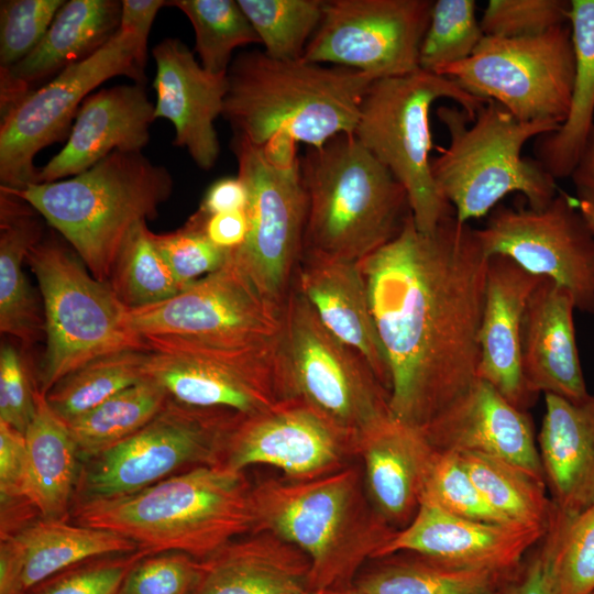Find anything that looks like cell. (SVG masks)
<instances>
[{
    "mask_svg": "<svg viewBox=\"0 0 594 594\" xmlns=\"http://www.w3.org/2000/svg\"><path fill=\"white\" fill-rule=\"evenodd\" d=\"M437 117L450 143L431 157V174L460 222L490 213L510 193H520L536 210L556 197V179L536 160L521 157V150L530 139L557 131L559 123L519 121L492 100L473 121L464 110L448 106L439 107Z\"/></svg>",
    "mask_w": 594,
    "mask_h": 594,
    "instance_id": "obj_7",
    "label": "cell"
},
{
    "mask_svg": "<svg viewBox=\"0 0 594 594\" xmlns=\"http://www.w3.org/2000/svg\"><path fill=\"white\" fill-rule=\"evenodd\" d=\"M554 504L547 529L495 594H559V559L570 517Z\"/></svg>",
    "mask_w": 594,
    "mask_h": 594,
    "instance_id": "obj_45",
    "label": "cell"
},
{
    "mask_svg": "<svg viewBox=\"0 0 594 594\" xmlns=\"http://www.w3.org/2000/svg\"><path fill=\"white\" fill-rule=\"evenodd\" d=\"M153 244L174 277L185 289L194 282L221 268L229 260V250L213 244L207 237L201 216L194 213L185 226L169 233L150 232Z\"/></svg>",
    "mask_w": 594,
    "mask_h": 594,
    "instance_id": "obj_44",
    "label": "cell"
},
{
    "mask_svg": "<svg viewBox=\"0 0 594 594\" xmlns=\"http://www.w3.org/2000/svg\"><path fill=\"white\" fill-rule=\"evenodd\" d=\"M278 361L285 398L304 400L358 438L392 417L388 391L358 352L324 328L294 284L283 308Z\"/></svg>",
    "mask_w": 594,
    "mask_h": 594,
    "instance_id": "obj_11",
    "label": "cell"
},
{
    "mask_svg": "<svg viewBox=\"0 0 594 594\" xmlns=\"http://www.w3.org/2000/svg\"><path fill=\"white\" fill-rule=\"evenodd\" d=\"M121 1L69 0L56 13L40 44L6 68L30 91L100 50L119 30Z\"/></svg>",
    "mask_w": 594,
    "mask_h": 594,
    "instance_id": "obj_32",
    "label": "cell"
},
{
    "mask_svg": "<svg viewBox=\"0 0 594 594\" xmlns=\"http://www.w3.org/2000/svg\"><path fill=\"white\" fill-rule=\"evenodd\" d=\"M154 109L142 84L117 85L89 95L66 144L38 168L36 183L78 175L117 151L142 152L150 141Z\"/></svg>",
    "mask_w": 594,
    "mask_h": 594,
    "instance_id": "obj_24",
    "label": "cell"
},
{
    "mask_svg": "<svg viewBox=\"0 0 594 594\" xmlns=\"http://www.w3.org/2000/svg\"><path fill=\"white\" fill-rule=\"evenodd\" d=\"M458 454L486 503L507 522L547 526L553 503L542 480L498 458Z\"/></svg>",
    "mask_w": 594,
    "mask_h": 594,
    "instance_id": "obj_37",
    "label": "cell"
},
{
    "mask_svg": "<svg viewBox=\"0 0 594 594\" xmlns=\"http://www.w3.org/2000/svg\"><path fill=\"white\" fill-rule=\"evenodd\" d=\"M248 197L246 186L239 176L222 177L208 187L198 210L207 216L244 210Z\"/></svg>",
    "mask_w": 594,
    "mask_h": 594,
    "instance_id": "obj_55",
    "label": "cell"
},
{
    "mask_svg": "<svg viewBox=\"0 0 594 594\" xmlns=\"http://www.w3.org/2000/svg\"><path fill=\"white\" fill-rule=\"evenodd\" d=\"M65 0L0 1V67L24 59L42 41Z\"/></svg>",
    "mask_w": 594,
    "mask_h": 594,
    "instance_id": "obj_46",
    "label": "cell"
},
{
    "mask_svg": "<svg viewBox=\"0 0 594 594\" xmlns=\"http://www.w3.org/2000/svg\"><path fill=\"white\" fill-rule=\"evenodd\" d=\"M547 526L484 522L420 503L409 525L395 532L377 559L410 552L463 566L510 571L540 540Z\"/></svg>",
    "mask_w": 594,
    "mask_h": 594,
    "instance_id": "obj_20",
    "label": "cell"
},
{
    "mask_svg": "<svg viewBox=\"0 0 594 594\" xmlns=\"http://www.w3.org/2000/svg\"><path fill=\"white\" fill-rule=\"evenodd\" d=\"M321 594H354L351 588L345 591L320 592Z\"/></svg>",
    "mask_w": 594,
    "mask_h": 594,
    "instance_id": "obj_58",
    "label": "cell"
},
{
    "mask_svg": "<svg viewBox=\"0 0 594 594\" xmlns=\"http://www.w3.org/2000/svg\"><path fill=\"white\" fill-rule=\"evenodd\" d=\"M152 54L155 120H168L175 128L173 144L186 148L201 169L212 168L220 154L215 121L222 114L227 75L208 73L179 38L162 40Z\"/></svg>",
    "mask_w": 594,
    "mask_h": 594,
    "instance_id": "obj_21",
    "label": "cell"
},
{
    "mask_svg": "<svg viewBox=\"0 0 594 594\" xmlns=\"http://www.w3.org/2000/svg\"><path fill=\"white\" fill-rule=\"evenodd\" d=\"M197 212L201 216L204 230L213 244L229 251L243 244L249 231L245 209L210 216L199 210Z\"/></svg>",
    "mask_w": 594,
    "mask_h": 594,
    "instance_id": "obj_54",
    "label": "cell"
},
{
    "mask_svg": "<svg viewBox=\"0 0 594 594\" xmlns=\"http://www.w3.org/2000/svg\"><path fill=\"white\" fill-rule=\"evenodd\" d=\"M26 262L38 283L45 322L38 392L47 394L66 375L98 358L147 351L144 339L128 323L129 308L109 283L89 274L59 233L43 237Z\"/></svg>",
    "mask_w": 594,
    "mask_h": 594,
    "instance_id": "obj_8",
    "label": "cell"
},
{
    "mask_svg": "<svg viewBox=\"0 0 594 594\" xmlns=\"http://www.w3.org/2000/svg\"><path fill=\"white\" fill-rule=\"evenodd\" d=\"M24 436L28 462L22 496L44 518L57 519L74 493L79 454L66 422L38 389L35 414Z\"/></svg>",
    "mask_w": 594,
    "mask_h": 594,
    "instance_id": "obj_34",
    "label": "cell"
},
{
    "mask_svg": "<svg viewBox=\"0 0 594 594\" xmlns=\"http://www.w3.org/2000/svg\"><path fill=\"white\" fill-rule=\"evenodd\" d=\"M475 235L487 257L503 255L566 288L575 309L594 315V234L575 198L558 190L539 210L495 207Z\"/></svg>",
    "mask_w": 594,
    "mask_h": 594,
    "instance_id": "obj_16",
    "label": "cell"
},
{
    "mask_svg": "<svg viewBox=\"0 0 594 594\" xmlns=\"http://www.w3.org/2000/svg\"><path fill=\"white\" fill-rule=\"evenodd\" d=\"M35 392L25 364L14 346L0 349V421L25 433L35 414Z\"/></svg>",
    "mask_w": 594,
    "mask_h": 594,
    "instance_id": "obj_50",
    "label": "cell"
},
{
    "mask_svg": "<svg viewBox=\"0 0 594 594\" xmlns=\"http://www.w3.org/2000/svg\"><path fill=\"white\" fill-rule=\"evenodd\" d=\"M440 98L457 101L471 121L487 102L454 79L419 68L374 80L362 100L353 133L403 185L415 224L424 233H432L446 218L454 216L430 167V110Z\"/></svg>",
    "mask_w": 594,
    "mask_h": 594,
    "instance_id": "obj_9",
    "label": "cell"
},
{
    "mask_svg": "<svg viewBox=\"0 0 594 594\" xmlns=\"http://www.w3.org/2000/svg\"><path fill=\"white\" fill-rule=\"evenodd\" d=\"M255 530H268L310 561L309 591H345L397 531L377 513L353 464L310 480L252 485Z\"/></svg>",
    "mask_w": 594,
    "mask_h": 594,
    "instance_id": "obj_2",
    "label": "cell"
},
{
    "mask_svg": "<svg viewBox=\"0 0 594 594\" xmlns=\"http://www.w3.org/2000/svg\"><path fill=\"white\" fill-rule=\"evenodd\" d=\"M238 416L228 410L187 406L168 397L144 427L90 459L78 481L82 499L129 495L187 466L220 465Z\"/></svg>",
    "mask_w": 594,
    "mask_h": 594,
    "instance_id": "obj_14",
    "label": "cell"
},
{
    "mask_svg": "<svg viewBox=\"0 0 594 594\" xmlns=\"http://www.w3.org/2000/svg\"><path fill=\"white\" fill-rule=\"evenodd\" d=\"M200 560L182 552H162L139 560L118 594H191Z\"/></svg>",
    "mask_w": 594,
    "mask_h": 594,
    "instance_id": "obj_48",
    "label": "cell"
},
{
    "mask_svg": "<svg viewBox=\"0 0 594 594\" xmlns=\"http://www.w3.org/2000/svg\"><path fill=\"white\" fill-rule=\"evenodd\" d=\"M143 557L138 551L127 561L82 568L51 583L37 594H118L131 568Z\"/></svg>",
    "mask_w": 594,
    "mask_h": 594,
    "instance_id": "obj_51",
    "label": "cell"
},
{
    "mask_svg": "<svg viewBox=\"0 0 594 594\" xmlns=\"http://www.w3.org/2000/svg\"><path fill=\"white\" fill-rule=\"evenodd\" d=\"M75 518L130 539L143 556L173 551L198 560L255 528L252 485L222 465L196 466L129 495L82 499Z\"/></svg>",
    "mask_w": 594,
    "mask_h": 594,
    "instance_id": "obj_4",
    "label": "cell"
},
{
    "mask_svg": "<svg viewBox=\"0 0 594 594\" xmlns=\"http://www.w3.org/2000/svg\"><path fill=\"white\" fill-rule=\"evenodd\" d=\"M570 177L576 187L578 195H594V129Z\"/></svg>",
    "mask_w": 594,
    "mask_h": 594,
    "instance_id": "obj_56",
    "label": "cell"
},
{
    "mask_svg": "<svg viewBox=\"0 0 594 594\" xmlns=\"http://www.w3.org/2000/svg\"><path fill=\"white\" fill-rule=\"evenodd\" d=\"M358 458V437L304 400L289 397L250 416L239 415L220 465L243 472L252 465L279 469L285 479L310 480L339 471Z\"/></svg>",
    "mask_w": 594,
    "mask_h": 594,
    "instance_id": "obj_19",
    "label": "cell"
},
{
    "mask_svg": "<svg viewBox=\"0 0 594 594\" xmlns=\"http://www.w3.org/2000/svg\"><path fill=\"white\" fill-rule=\"evenodd\" d=\"M391 376V416L422 429L480 380L488 257L455 216L432 233L409 213L360 263Z\"/></svg>",
    "mask_w": 594,
    "mask_h": 594,
    "instance_id": "obj_1",
    "label": "cell"
},
{
    "mask_svg": "<svg viewBox=\"0 0 594 594\" xmlns=\"http://www.w3.org/2000/svg\"><path fill=\"white\" fill-rule=\"evenodd\" d=\"M168 397L163 387L145 378L66 421L79 457L92 459L131 437L160 413Z\"/></svg>",
    "mask_w": 594,
    "mask_h": 594,
    "instance_id": "obj_36",
    "label": "cell"
},
{
    "mask_svg": "<svg viewBox=\"0 0 594 594\" xmlns=\"http://www.w3.org/2000/svg\"><path fill=\"white\" fill-rule=\"evenodd\" d=\"M264 53L280 61L301 59L323 13L324 0H238Z\"/></svg>",
    "mask_w": 594,
    "mask_h": 594,
    "instance_id": "obj_41",
    "label": "cell"
},
{
    "mask_svg": "<svg viewBox=\"0 0 594 594\" xmlns=\"http://www.w3.org/2000/svg\"><path fill=\"white\" fill-rule=\"evenodd\" d=\"M141 338L249 343L278 338L283 309L268 301L233 261L162 302L129 309Z\"/></svg>",
    "mask_w": 594,
    "mask_h": 594,
    "instance_id": "obj_18",
    "label": "cell"
},
{
    "mask_svg": "<svg viewBox=\"0 0 594 594\" xmlns=\"http://www.w3.org/2000/svg\"><path fill=\"white\" fill-rule=\"evenodd\" d=\"M570 3L575 56L571 107L557 131L536 138L534 150L536 161L554 179L571 176L594 129V0Z\"/></svg>",
    "mask_w": 594,
    "mask_h": 594,
    "instance_id": "obj_33",
    "label": "cell"
},
{
    "mask_svg": "<svg viewBox=\"0 0 594 594\" xmlns=\"http://www.w3.org/2000/svg\"><path fill=\"white\" fill-rule=\"evenodd\" d=\"M173 185L169 170L142 152L117 151L78 175L6 188L70 244L96 279L109 283L129 235L141 222L156 218Z\"/></svg>",
    "mask_w": 594,
    "mask_h": 594,
    "instance_id": "obj_5",
    "label": "cell"
},
{
    "mask_svg": "<svg viewBox=\"0 0 594 594\" xmlns=\"http://www.w3.org/2000/svg\"><path fill=\"white\" fill-rule=\"evenodd\" d=\"M294 286L309 302L324 328L358 352L389 393L387 359L374 322L360 264L304 251Z\"/></svg>",
    "mask_w": 594,
    "mask_h": 594,
    "instance_id": "obj_25",
    "label": "cell"
},
{
    "mask_svg": "<svg viewBox=\"0 0 594 594\" xmlns=\"http://www.w3.org/2000/svg\"><path fill=\"white\" fill-rule=\"evenodd\" d=\"M420 430L435 450L498 458L544 482L529 414L483 380Z\"/></svg>",
    "mask_w": 594,
    "mask_h": 594,
    "instance_id": "obj_22",
    "label": "cell"
},
{
    "mask_svg": "<svg viewBox=\"0 0 594 594\" xmlns=\"http://www.w3.org/2000/svg\"><path fill=\"white\" fill-rule=\"evenodd\" d=\"M144 341L145 378L180 404L250 416L285 398L278 338L249 343L157 337Z\"/></svg>",
    "mask_w": 594,
    "mask_h": 594,
    "instance_id": "obj_12",
    "label": "cell"
},
{
    "mask_svg": "<svg viewBox=\"0 0 594 594\" xmlns=\"http://www.w3.org/2000/svg\"><path fill=\"white\" fill-rule=\"evenodd\" d=\"M167 4L164 0H123L119 30L131 33L139 44L142 63L146 66L147 38L157 12Z\"/></svg>",
    "mask_w": 594,
    "mask_h": 594,
    "instance_id": "obj_53",
    "label": "cell"
},
{
    "mask_svg": "<svg viewBox=\"0 0 594 594\" xmlns=\"http://www.w3.org/2000/svg\"><path fill=\"white\" fill-rule=\"evenodd\" d=\"M227 80L221 117L234 135L261 147L284 141L319 148L354 133L362 100L375 79L350 68L251 51L233 58Z\"/></svg>",
    "mask_w": 594,
    "mask_h": 594,
    "instance_id": "obj_3",
    "label": "cell"
},
{
    "mask_svg": "<svg viewBox=\"0 0 594 594\" xmlns=\"http://www.w3.org/2000/svg\"><path fill=\"white\" fill-rule=\"evenodd\" d=\"M135 550L133 541L113 531L44 518L1 537L0 594H28L75 563Z\"/></svg>",
    "mask_w": 594,
    "mask_h": 594,
    "instance_id": "obj_28",
    "label": "cell"
},
{
    "mask_svg": "<svg viewBox=\"0 0 594 594\" xmlns=\"http://www.w3.org/2000/svg\"><path fill=\"white\" fill-rule=\"evenodd\" d=\"M150 232L146 221L133 229L109 280L129 309L162 302L184 289L153 244Z\"/></svg>",
    "mask_w": 594,
    "mask_h": 594,
    "instance_id": "obj_40",
    "label": "cell"
},
{
    "mask_svg": "<svg viewBox=\"0 0 594 594\" xmlns=\"http://www.w3.org/2000/svg\"><path fill=\"white\" fill-rule=\"evenodd\" d=\"M594 592V504L570 517L559 559V594Z\"/></svg>",
    "mask_w": 594,
    "mask_h": 594,
    "instance_id": "obj_49",
    "label": "cell"
},
{
    "mask_svg": "<svg viewBox=\"0 0 594 594\" xmlns=\"http://www.w3.org/2000/svg\"><path fill=\"white\" fill-rule=\"evenodd\" d=\"M452 515L491 524H509L484 499L458 453L435 450L421 502Z\"/></svg>",
    "mask_w": 594,
    "mask_h": 594,
    "instance_id": "obj_43",
    "label": "cell"
},
{
    "mask_svg": "<svg viewBox=\"0 0 594 594\" xmlns=\"http://www.w3.org/2000/svg\"><path fill=\"white\" fill-rule=\"evenodd\" d=\"M146 352L128 350L98 358L62 378L46 395L65 422L145 380Z\"/></svg>",
    "mask_w": 594,
    "mask_h": 594,
    "instance_id": "obj_38",
    "label": "cell"
},
{
    "mask_svg": "<svg viewBox=\"0 0 594 594\" xmlns=\"http://www.w3.org/2000/svg\"><path fill=\"white\" fill-rule=\"evenodd\" d=\"M305 594H321V593L320 592H311V591H309V592H307Z\"/></svg>",
    "mask_w": 594,
    "mask_h": 594,
    "instance_id": "obj_59",
    "label": "cell"
},
{
    "mask_svg": "<svg viewBox=\"0 0 594 594\" xmlns=\"http://www.w3.org/2000/svg\"><path fill=\"white\" fill-rule=\"evenodd\" d=\"M431 0H324L302 59L340 66L373 79L419 69Z\"/></svg>",
    "mask_w": 594,
    "mask_h": 594,
    "instance_id": "obj_17",
    "label": "cell"
},
{
    "mask_svg": "<svg viewBox=\"0 0 594 594\" xmlns=\"http://www.w3.org/2000/svg\"><path fill=\"white\" fill-rule=\"evenodd\" d=\"M231 147L249 195V231L231 256L257 290L283 309L304 252L307 218L296 146L276 142L261 147L233 134Z\"/></svg>",
    "mask_w": 594,
    "mask_h": 594,
    "instance_id": "obj_10",
    "label": "cell"
},
{
    "mask_svg": "<svg viewBox=\"0 0 594 594\" xmlns=\"http://www.w3.org/2000/svg\"><path fill=\"white\" fill-rule=\"evenodd\" d=\"M591 594H594V592H593V593H591Z\"/></svg>",
    "mask_w": 594,
    "mask_h": 594,
    "instance_id": "obj_60",
    "label": "cell"
},
{
    "mask_svg": "<svg viewBox=\"0 0 594 594\" xmlns=\"http://www.w3.org/2000/svg\"><path fill=\"white\" fill-rule=\"evenodd\" d=\"M570 292L543 277L529 298L522 324L521 363L528 388L570 402L588 397L579 356Z\"/></svg>",
    "mask_w": 594,
    "mask_h": 594,
    "instance_id": "obj_26",
    "label": "cell"
},
{
    "mask_svg": "<svg viewBox=\"0 0 594 594\" xmlns=\"http://www.w3.org/2000/svg\"><path fill=\"white\" fill-rule=\"evenodd\" d=\"M195 31V52L210 74L226 76L237 47L260 43L238 0H174Z\"/></svg>",
    "mask_w": 594,
    "mask_h": 594,
    "instance_id": "obj_39",
    "label": "cell"
},
{
    "mask_svg": "<svg viewBox=\"0 0 594 594\" xmlns=\"http://www.w3.org/2000/svg\"><path fill=\"white\" fill-rule=\"evenodd\" d=\"M544 398L537 444L546 486L560 510L576 515L594 504V395Z\"/></svg>",
    "mask_w": 594,
    "mask_h": 594,
    "instance_id": "obj_30",
    "label": "cell"
},
{
    "mask_svg": "<svg viewBox=\"0 0 594 594\" xmlns=\"http://www.w3.org/2000/svg\"><path fill=\"white\" fill-rule=\"evenodd\" d=\"M145 65L131 33L118 32L96 53L30 92L0 120V186L36 183L35 155L68 139L84 100L102 82L125 76L144 85Z\"/></svg>",
    "mask_w": 594,
    "mask_h": 594,
    "instance_id": "obj_15",
    "label": "cell"
},
{
    "mask_svg": "<svg viewBox=\"0 0 594 594\" xmlns=\"http://www.w3.org/2000/svg\"><path fill=\"white\" fill-rule=\"evenodd\" d=\"M542 278L509 257H488L479 333V378L527 413L538 396L528 388L522 373V324L529 298Z\"/></svg>",
    "mask_w": 594,
    "mask_h": 594,
    "instance_id": "obj_23",
    "label": "cell"
},
{
    "mask_svg": "<svg viewBox=\"0 0 594 594\" xmlns=\"http://www.w3.org/2000/svg\"><path fill=\"white\" fill-rule=\"evenodd\" d=\"M373 561L354 580V594H495L516 569L463 566L410 552Z\"/></svg>",
    "mask_w": 594,
    "mask_h": 594,
    "instance_id": "obj_35",
    "label": "cell"
},
{
    "mask_svg": "<svg viewBox=\"0 0 594 594\" xmlns=\"http://www.w3.org/2000/svg\"><path fill=\"white\" fill-rule=\"evenodd\" d=\"M468 92L499 103L517 120L568 118L575 56L570 24L524 37L485 36L471 56L442 68Z\"/></svg>",
    "mask_w": 594,
    "mask_h": 594,
    "instance_id": "obj_13",
    "label": "cell"
},
{
    "mask_svg": "<svg viewBox=\"0 0 594 594\" xmlns=\"http://www.w3.org/2000/svg\"><path fill=\"white\" fill-rule=\"evenodd\" d=\"M310 561L296 546L268 530H255L200 560L191 594H305Z\"/></svg>",
    "mask_w": 594,
    "mask_h": 594,
    "instance_id": "obj_29",
    "label": "cell"
},
{
    "mask_svg": "<svg viewBox=\"0 0 594 594\" xmlns=\"http://www.w3.org/2000/svg\"><path fill=\"white\" fill-rule=\"evenodd\" d=\"M299 164L307 196L304 251L360 263L410 213L403 185L353 134L307 147Z\"/></svg>",
    "mask_w": 594,
    "mask_h": 594,
    "instance_id": "obj_6",
    "label": "cell"
},
{
    "mask_svg": "<svg viewBox=\"0 0 594 594\" xmlns=\"http://www.w3.org/2000/svg\"><path fill=\"white\" fill-rule=\"evenodd\" d=\"M433 453L420 429L393 417L358 438L369 498L396 530L408 526L418 512Z\"/></svg>",
    "mask_w": 594,
    "mask_h": 594,
    "instance_id": "obj_27",
    "label": "cell"
},
{
    "mask_svg": "<svg viewBox=\"0 0 594 594\" xmlns=\"http://www.w3.org/2000/svg\"><path fill=\"white\" fill-rule=\"evenodd\" d=\"M26 462L28 452L24 433L0 421L1 499L23 498Z\"/></svg>",
    "mask_w": 594,
    "mask_h": 594,
    "instance_id": "obj_52",
    "label": "cell"
},
{
    "mask_svg": "<svg viewBox=\"0 0 594 594\" xmlns=\"http://www.w3.org/2000/svg\"><path fill=\"white\" fill-rule=\"evenodd\" d=\"M41 218L29 202L0 186V330L24 345L45 334L44 315L22 267L43 238Z\"/></svg>",
    "mask_w": 594,
    "mask_h": 594,
    "instance_id": "obj_31",
    "label": "cell"
},
{
    "mask_svg": "<svg viewBox=\"0 0 594 594\" xmlns=\"http://www.w3.org/2000/svg\"><path fill=\"white\" fill-rule=\"evenodd\" d=\"M474 0L433 1L430 21L419 51V68L438 74L466 59L484 37Z\"/></svg>",
    "mask_w": 594,
    "mask_h": 594,
    "instance_id": "obj_42",
    "label": "cell"
},
{
    "mask_svg": "<svg viewBox=\"0 0 594 594\" xmlns=\"http://www.w3.org/2000/svg\"><path fill=\"white\" fill-rule=\"evenodd\" d=\"M570 1L490 0L480 21L485 36L524 37L569 22Z\"/></svg>",
    "mask_w": 594,
    "mask_h": 594,
    "instance_id": "obj_47",
    "label": "cell"
},
{
    "mask_svg": "<svg viewBox=\"0 0 594 594\" xmlns=\"http://www.w3.org/2000/svg\"><path fill=\"white\" fill-rule=\"evenodd\" d=\"M576 204L590 230L594 234V195H578Z\"/></svg>",
    "mask_w": 594,
    "mask_h": 594,
    "instance_id": "obj_57",
    "label": "cell"
}]
</instances>
